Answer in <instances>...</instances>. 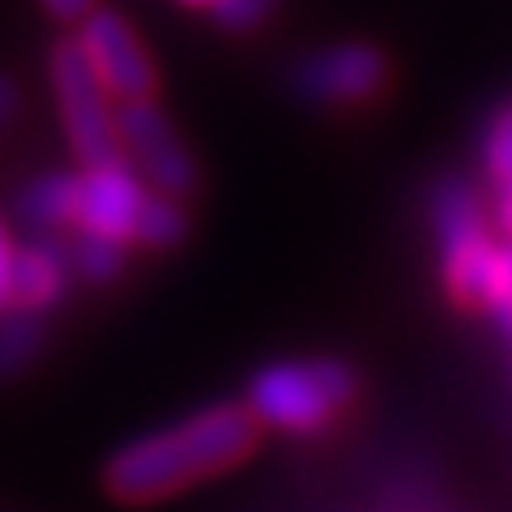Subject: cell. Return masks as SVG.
I'll return each mask as SVG.
<instances>
[{
    "mask_svg": "<svg viewBox=\"0 0 512 512\" xmlns=\"http://www.w3.org/2000/svg\"><path fill=\"white\" fill-rule=\"evenodd\" d=\"M389 86V56L372 43L316 47L291 69V90L312 107H359Z\"/></svg>",
    "mask_w": 512,
    "mask_h": 512,
    "instance_id": "6",
    "label": "cell"
},
{
    "mask_svg": "<svg viewBox=\"0 0 512 512\" xmlns=\"http://www.w3.org/2000/svg\"><path fill=\"white\" fill-rule=\"evenodd\" d=\"M52 99H56V116L64 128V141L77 158V167H94L107 158H120V137H116V107L103 82L94 77L86 64L77 39H60L52 47Z\"/></svg>",
    "mask_w": 512,
    "mask_h": 512,
    "instance_id": "4",
    "label": "cell"
},
{
    "mask_svg": "<svg viewBox=\"0 0 512 512\" xmlns=\"http://www.w3.org/2000/svg\"><path fill=\"white\" fill-rule=\"evenodd\" d=\"M39 5H43L47 13H52L56 22H82L86 13H90L94 5H99V0H39Z\"/></svg>",
    "mask_w": 512,
    "mask_h": 512,
    "instance_id": "18",
    "label": "cell"
},
{
    "mask_svg": "<svg viewBox=\"0 0 512 512\" xmlns=\"http://www.w3.org/2000/svg\"><path fill=\"white\" fill-rule=\"evenodd\" d=\"M359 402V372L342 359H282L248 380L244 406L256 427L320 436Z\"/></svg>",
    "mask_w": 512,
    "mask_h": 512,
    "instance_id": "2",
    "label": "cell"
},
{
    "mask_svg": "<svg viewBox=\"0 0 512 512\" xmlns=\"http://www.w3.org/2000/svg\"><path fill=\"white\" fill-rule=\"evenodd\" d=\"M483 312L512 342V239H504L500 252H495V269H491V282H487V295H483Z\"/></svg>",
    "mask_w": 512,
    "mask_h": 512,
    "instance_id": "15",
    "label": "cell"
},
{
    "mask_svg": "<svg viewBox=\"0 0 512 512\" xmlns=\"http://www.w3.org/2000/svg\"><path fill=\"white\" fill-rule=\"evenodd\" d=\"M116 137H120V154L128 158L141 180L154 192L167 197H188L197 188V163H192L188 146L180 133L171 128L167 111L154 99H128L116 107Z\"/></svg>",
    "mask_w": 512,
    "mask_h": 512,
    "instance_id": "5",
    "label": "cell"
},
{
    "mask_svg": "<svg viewBox=\"0 0 512 512\" xmlns=\"http://www.w3.org/2000/svg\"><path fill=\"white\" fill-rule=\"evenodd\" d=\"M69 269L77 282L86 286H107L124 274V261H128V244H116V239H103V235H86V231H73L69 244Z\"/></svg>",
    "mask_w": 512,
    "mask_h": 512,
    "instance_id": "12",
    "label": "cell"
},
{
    "mask_svg": "<svg viewBox=\"0 0 512 512\" xmlns=\"http://www.w3.org/2000/svg\"><path fill=\"white\" fill-rule=\"evenodd\" d=\"M43 350V316L26 308L0 312V380L22 376Z\"/></svg>",
    "mask_w": 512,
    "mask_h": 512,
    "instance_id": "11",
    "label": "cell"
},
{
    "mask_svg": "<svg viewBox=\"0 0 512 512\" xmlns=\"http://www.w3.org/2000/svg\"><path fill=\"white\" fill-rule=\"evenodd\" d=\"M431 235L440 248L444 291L457 308L478 312L495 269L500 239H491V222L483 214V201L466 180H444L431 197Z\"/></svg>",
    "mask_w": 512,
    "mask_h": 512,
    "instance_id": "3",
    "label": "cell"
},
{
    "mask_svg": "<svg viewBox=\"0 0 512 512\" xmlns=\"http://www.w3.org/2000/svg\"><path fill=\"white\" fill-rule=\"evenodd\" d=\"M73 205H77V175L43 171L22 188L18 214L39 235H60V231H73Z\"/></svg>",
    "mask_w": 512,
    "mask_h": 512,
    "instance_id": "10",
    "label": "cell"
},
{
    "mask_svg": "<svg viewBox=\"0 0 512 512\" xmlns=\"http://www.w3.org/2000/svg\"><path fill=\"white\" fill-rule=\"evenodd\" d=\"M175 5H184V9H210L214 0H175Z\"/></svg>",
    "mask_w": 512,
    "mask_h": 512,
    "instance_id": "21",
    "label": "cell"
},
{
    "mask_svg": "<svg viewBox=\"0 0 512 512\" xmlns=\"http://www.w3.org/2000/svg\"><path fill=\"white\" fill-rule=\"evenodd\" d=\"M69 282H73L69 248H64L60 235H39L30 244L13 248V303L9 308H26L43 316L69 295Z\"/></svg>",
    "mask_w": 512,
    "mask_h": 512,
    "instance_id": "9",
    "label": "cell"
},
{
    "mask_svg": "<svg viewBox=\"0 0 512 512\" xmlns=\"http://www.w3.org/2000/svg\"><path fill=\"white\" fill-rule=\"evenodd\" d=\"M150 184L128 167V158H107L77 171V205H73V231L103 235L116 244H133L137 218L146 210Z\"/></svg>",
    "mask_w": 512,
    "mask_h": 512,
    "instance_id": "8",
    "label": "cell"
},
{
    "mask_svg": "<svg viewBox=\"0 0 512 512\" xmlns=\"http://www.w3.org/2000/svg\"><path fill=\"white\" fill-rule=\"evenodd\" d=\"M495 227H500L504 239H512V180L495 188Z\"/></svg>",
    "mask_w": 512,
    "mask_h": 512,
    "instance_id": "19",
    "label": "cell"
},
{
    "mask_svg": "<svg viewBox=\"0 0 512 512\" xmlns=\"http://www.w3.org/2000/svg\"><path fill=\"white\" fill-rule=\"evenodd\" d=\"M184 235H188V214H184L180 197H167V192L150 188L146 210H141V218H137V239H133V244L167 252L175 244H184Z\"/></svg>",
    "mask_w": 512,
    "mask_h": 512,
    "instance_id": "13",
    "label": "cell"
},
{
    "mask_svg": "<svg viewBox=\"0 0 512 512\" xmlns=\"http://www.w3.org/2000/svg\"><path fill=\"white\" fill-rule=\"evenodd\" d=\"M13 111H18V86H13L9 77L0 73V128L13 120Z\"/></svg>",
    "mask_w": 512,
    "mask_h": 512,
    "instance_id": "20",
    "label": "cell"
},
{
    "mask_svg": "<svg viewBox=\"0 0 512 512\" xmlns=\"http://www.w3.org/2000/svg\"><path fill=\"white\" fill-rule=\"evenodd\" d=\"M478 158H483V175L491 188H504L512 180V103H504L483 128V146H478Z\"/></svg>",
    "mask_w": 512,
    "mask_h": 512,
    "instance_id": "14",
    "label": "cell"
},
{
    "mask_svg": "<svg viewBox=\"0 0 512 512\" xmlns=\"http://www.w3.org/2000/svg\"><path fill=\"white\" fill-rule=\"evenodd\" d=\"M13 235L5 227V218H0V312L13 303Z\"/></svg>",
    "mask_w": 512,
    "mask_h": 512,
    "instance_id": "17",
    "label": "cell"
},
{
    "mask_svg": "<svg viewBox=\"0 0 512 512\" xmlns=\"http://www.w3.org/2000/svg\"><path fill=\"white\" fill-rule=\"evenodd\" d=\"M278 9V0H214L210 13L222 30H231V35H248V30L261 26L269 13Z\"/></svg>",
    "mask_w": 512,
    "mask_h": 512,
    "instance_id": "16",
    "label": "cell"
},
{
    "mask_svg": "<svg viewBox=\"0 0 512 512\" xmlns=\"http://www.w3.org/2000/svg\"><path fill=\"white\" fill-rule=\"evenodd\" d=\"M252 448L256 419L248 406L218 402L128 440L103 466V487L120 504H154L239 466Z\"/></svg>",
    "mask_w": 512,
    "mask_h": 512,
    "instance_id": "1",
    "label": "cell"
},
{
    "mask_svg": "<svg viewBox=\"0 0 512 512\" xmlns=\"http://www.w3.org/2000/svg\"><path fill=\"white\" fill-rule=\"evenodd\" d=\"M73 39H77V47H82V56H86L90 69H94V77H99L103 90L116 103L154 99V90H158L154 60H150L146 47H141L137 30L128 26L120 13L94 5L86 18L77 22V35Z\"/></svg>",
    "mask_w": 512,
    "mask_h": 512,
    "instance_id": "7",
    "label": "cell"
}]
</instances>
